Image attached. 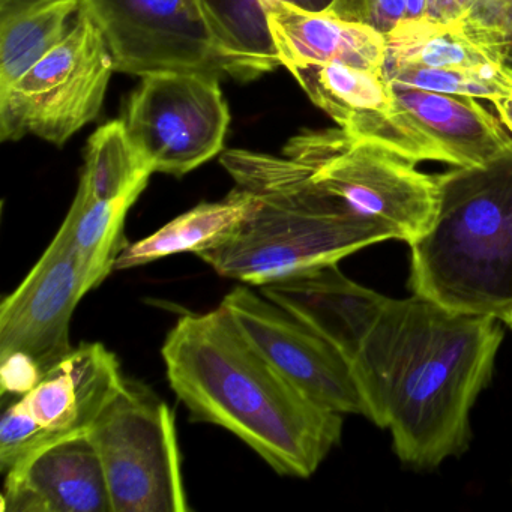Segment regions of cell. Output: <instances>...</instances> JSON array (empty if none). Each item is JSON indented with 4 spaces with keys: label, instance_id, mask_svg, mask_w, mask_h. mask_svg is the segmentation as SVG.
Returning <instances> with one entry per match:
<instances>
[{
    "label": "cell",
    "instance_id": "cell-2",
    "mask_svg": "<svg viewBox=\"0 0 512 512\" xmlns=\"http://www.w3.org/2000/svg\"><path fill=\"white\" fill-rule=\"evenodd\" d=\"M161 355L191 419L235 434L280 475L310 478L340 443L343 415L292 385L221 304L179 317Z\"/></svg>",
    "mask_w": 512,
    "mask_h": 512
},
{
    "label": "cell",
    "instance_id": "cell-17",
    "mask_svg": "<svg viewBox=\"0 0 512 512\" xmlns=\"http://www.w3.org/2000/svg\"><path fill=\"white\" fill-rule=\"evenodd\" d=\"M400 106L452 161L478 167L512 148V136L476 98L392 86Z\"/></svg>",
    "mask_w": 512,
    "mask_h": 512
},
{
    "label": "cell",
    "instance_id": "cell-23",
    "mask_svg": "<svg viewBox=\"0 0 512 512\" xmlns=\"http://www.w3.org/2000/svg\"><path fill=\"white\" fill-rule=\"evenodd\" d=\"M152 173L119 119L98 128L89 139L79 187L95 200L140 197Z\"/></svg>",
    "mask_w": 512,
    "mask_h": 512
},
{
    "label": "cell",
    "instance_id": "cell-29",
    "mask_svg": "<svg viewBox=\"0 0 512 512\" xmlns=\"http://www.w3.org/2000/svg\"><path fill=\"white\" fill-rule=\"evenodd\" d=\"M475 0H428V19L440 23H458L464 19Z\"/></svg>",
    "mask_w": 512,
    "mask_h": 512
},
{
    "label": "cell",
    "instance_id": "cell-1",
    "mask_svg": "<svg viewBox=\"0 0 512 512\" xmlns=\"http://www.w3.org/2000/svg\"><path fill=\"white\" fill-rule=\"evenodd\" d=\"M500 323L418 295L388 299L352 370L365 418L391 431L403 463L431 469L466 451L470 410L503 340Z\"/></svg>",
    "mask_w": 512,
    "mask_h": 512
},
{
    "label": "cell",
    "instance_id": "cell-25",
    "mask_svg": "<svg viewBox=\"0 0 512 512\" xmlns=\"http://www.w3.org/2000/svg\"><path fill=\"white\" fill-rule=\"evenodd\" d=\"M61 434L53 433L41 425L29 407L25 398H16L5 407L0 421V469L4 476L16 469L20 463L40 451L43 446L62 439Z\"/></svg>",
    "mask_w": 512,
    "mask_h": 512
},
{
    "label": "cell",
    "instance_id": "cell-8",
    "mask_svg": "<svg viewBox=\"0 0 512 512\" xmlns=\"http://www.w3.org/2000/svg\"><path fill=\"white\" fill-rule=\"evenodd\" d=\"M82 11L100 31L116 73L232 77L202 0H82Z\"/></svg>",
    "mask_w": 512,
    "mask_h": 512
},
{
    "label": "cell",
    "instance_id": "cell-24",
    "mask_svg": "<svg viewBox=\"0 0 512 512\" xmlns=\"http://www.w3.org/2000/svg\"><path fill=\"white\" fill-rule=\"evenodd\" d=\"M389 85L422 89L439 94L476 98L493 103L512 91V70L506 65L487 70L406 67L383 68Z\"/></svg>",
    "mask_w": 512,
    "mask_h": 512
},
{
    "label": "cell",
    "instance_id": "cell-4",
    "mask_svg": "<svg viewBox=\"0 0 512 512\" xmlns=\"http://www.w3.org/2000/svg\"><path fill=\"white\" fill-rule=\"evenodd\" d=\"M433 226L409 245L413 295L500 319L512 305V148L437 175Z\"/></svg>",
    "mask_w": 512,
    "mask_h": 512
},
{
    "label": "cell",
    "instance_id": "cell-9",
    "mask_svg": "<svg viewBox=\"0 0 512 512\" xmlns=\"http://www.w3.org/2000/svg\"><path fill=\"white\" fill-rule=\"evenodd\" d=\"M122 121L154 173L181 178L223 151L230 113L220 77L163 73L142 77Z\"/></svg>",
    "mask_w": 512,
    "mask_h": 512
},
{
    "label": "cell",
    "instance_id": "cell-3",
    "mask_svg": "<svg viewBox=\"0 0 512 512\" xmlns=\"http://www.w3.org/2000/svg\"><path fill=\"white\" fill-rule=\"evenodd\" d=\"M229 173L259 205L226 242L197 254L221 277L262 287L392 239L320 190L286 155L242 149Z\"/></svg>",
    "mask_w": 512,
    "mask_h": 512
},
{
    "label": "cell",
    "instance_id": "cell-28",
    "mask_svg": "<svg viewBox=\"0 0 512 512\" xmlns=\"http://www.w3.org/2000/svg\"><path fill=\"white\" fill-rule=\"evenodd\" d=\"M43 376V368L29 353L16 350L0 355V389L4 397H26L37 388Z\"/></svg>",
    "mask_w": 512,
    "mask_h": 512
},
{
    "label": "cell",
    "instance_id": "cell-14",
    "mask_svg": "<svg viewBox=\"0 0 512 512\" xmlns=\"http://www.w3.org/2000/svg\"><path fill=\"white\" fill-rule=\"evenodd\" d=\"M259 289L334 344L350 364L389 299L350 280L338 263L316 266Z\"/></svg>",
    "mask_w": 512,
    "mask_h": 512
},
{
    "label": "cell",
    "instance_id": "cell-22",
    "mask_svg": "<svg viewBox=\"0 0 512 512\" xmlns=\"http://www.w3.org/2000/svg\"><path fill=\"white\" fill-rule=\"evenodd\" d=\"M385 38L386 61L383 68L413 65L487 70L505 65L473 41L460 23H440L428 17L406 19Z\"/></svg>",
    "mask_w": 512,
    "mask_h": 512
},
{
    "label": "cell",
    "instance_id": "cell-20",
    "mask_svg": "<svg viewBox=\"0 0 512 512\" xmlns=\"http://www.w3.org/2000/svg\"><path fill=\"white\" fill-rule=\"evenodd\" d=\"M274 2L311 13H326L334 4V0H202L215 40L236 80L250 82L281 67L265 13L266 5Z\"/></svg>",
    "mask_w": 512,
    "mask_h": 512
},
{
    "label": "cell",
    "instance_id": "cell-21",
    "mask_svg": "<svg viewBox=\"0 0 512 512\" xmlns=\"http://www.w3.org/2000/svg\"><path fill=\"white\" fill-rule=\"evenodd\" d=\"M139 197L95 200L79 187L76 199L61 229L70 239L89 289L103 284L115 271L118 257L128 242L125 239V218Z\"/></svg>",
    "mask_w": 512,
    "mask_h": 512
},
{
    "label": "cell",
    "instance_id": "cell-11",
    "mask_svg": "<svg viewBox=\"0 0 512 512\" xmlns=\"http://www.w3.org/2000/svg\"><path fill=\"white\" fill-rule=\"evenodd\" d=\"M311 103L356 139L383 146L413 163L452 166L449 155L400 106L382 71L349 65L287 68Z\"/></svg>",
    "mask_w": 512,
    "mask_h": 512
},
{
    "label": "cell",
    "instance_id": "cell-10",
    "mask_svg": "<svg viewBox=\"0 0 512 512\" xmlns=\"http://www.w3.org/2000/svg\"><path fill=\"white\" fill-rule=\"evenodd\" d=\"M221 305L250 343L308 398L341 415L367 416L352 364L319 332L248 284L236 286Z\"/></svg>",
    "mask_w": 512,
    "mask_h": 512
},
{
    "label": "cell",
    "instance_id": "cell-7",
    "mask_svg": "<svg viewBox=\"0 0 512 512\" xmlns=\"http://www.w3.org/2000/svg\"><path fill=\"white\" fill-rule=\"evenodd\" d=\"M113 73L109 49L82 11L70 35L0 94V139L32 134L65 145L98 118Z\"/></svg>",
    "mask_w": 512,
    "mask_h": 512
},
{
    "label": "cell",
    "instance_id": "cell-5",
    "mask_svg": "<svg viewBox=\"0 0 512 512\" xmlns=\"http://www.w3.org/2000/svg\"><path fill=\"white\" fill-rule=\"evenodd\" d=\"M283 155L304 167L311 181L349 211L412 244L433 226L439 208L437 175L395 152L356 139L341 128L302 131Z\"/></svg>",
    "mask_w": 512,
    "mask_h": 512
},
{
    "label": "cell",
    "instance_id": "cell-15",
    "mask_svg": "<svg viewBox=\"0 0 512 512\" xmlns=\"http://www.w3.org/2000/svg\"><path fill=\"white\" fill-rule=\"evenodd\" d=\"M121 362L101 343L74 347L26 395V406L61 436L88 433L125 385Z\"/></svg>",
    "mask_w": 512,
    "mask_h": 512
},
{
    "label": "cell",
    "instance_id": "cell-12",
    "mask_svg": "<svg viewBox=\"0 0 512 512\" xmlns=\"http://www.w3.org/2000/svg\"><path fill=\"white\" fill-rule=\"evenodd\" d=\"M88 292L73 245L59 229L25 280L0 305V355L29 353L46 373L74 349L71 320Z\"/></svg>",
    "mask_w": 512,
    "mask_h": 512
},
{
    "label": "cell",
    "instance_id": "cell-26",
    "mask_svg": "<svg viewBox=\"0 0 512 512\" xmlns=\"http://www.w3.org/2000/svg\"><path fill=\"white\" fill-rule=\"evenodd\" d=\"M458 23L473 41L512 70V0H475Z\"/></svg>",
    "mask_w": 512,
    "mask_h": 512
},
{
    "label": "cell",
    "instance_id": "cell-32",
    "mask_svg": "<svg viewBox=\"0 0 512 512\" xmlns=\"http://www.w3.org/2000/svg\"><path fill=\"white\" fill-rule=\"evenodd\" d=\"M500 320L512 331V305L500 316Z\"/></svg>",
    "mask_w": 512,
    "mask_h": 512
},
{
    "label": "cell",
    "instance_id": "cell-13",
    "mask_svg": "<svg viewBox=\"0 0 512 512\" xmlns=\"http://www.w3.org/2000/svg\"><path fill=\"white\" fill-rule=\"evenodd\" d=\"M4 512H113L100 454L88 433L62 437L5 475Z\"/></svg>",
    "mask_w": 512,
    "mask_h": 512
},
{
    "label": "cell",
    "instance_id": "cell-27",
    "mask_svg": "<svg viewBox=\"0 0 512 512\" xmlns=\"http://www.w3.org/2000/svg\"><path fill=\"white\" fill-rule=\"evenodd\" d=\"M326 13L388 35L407 17V0H334Z\"/></svg>",
    "mask_w": 512,
    "mask_h": 512
},
{
    "label": "cell",
    "instance_id": "cell-18",
    "mask_svg": "<svg viewBox=\"0 0 512 512\" xmlns=\"http://www.w3.org/2000/svg\"><path fill=\"white\" fill-rule=\"evenodd\" d=\"M82 0H0V94L70 35Z\"/></svg>",
    "mask_w": 512,
    "mask_h": 512
},
{
    "label": "cell",
    "instance_id": "cell-19",
    "mask_svg": "<svg viewBox=\"0 0 512 512\" xmlns=\"http://www.w3.org/2000/svg\"><path fill=\"white\" fill-rule=\"evenodd\" d=\"M259 205L254 194L235 187L220 202L200 203L157 232L122 251L115 271L149 265L179 253L200 254L226 242Z\"/></svg>",
    "mask_w": 512,
    "mask_h": 512
},
{
    "label": "cell",
    "instance_id": "cell-6",
    "mask_svg": "<svg viewBox=\"0 0 512 512\" xmlns=\"http://www.w3.org/2000/svg\"><path fill=\"white\" fill-rule=\"evenodd\" d=\"M113 512H187L172 409L148 386L125 380L91 430Z\"/></svg>",
    "mask_w": 512,
    "mask_h": 512
},
{
    "label": "cell",
    "instance_id": "cell-16",
    "mask_svg": "<svg viewBox=\"0 0 512 512\" xmlns=\"http://www.w3.org/2000/svg\"><path fill=\"white\" fill-rule=\"evenodd\" d=\"M265 13L281 67L338 64L382 71L385 65V35L368 26L284 2L266 5Z\"/></svg>",
    "mask_w": 512,
    "mask_h": 512
},
{
    "label": "cell",
    "instance_id": "cell-30",
    "mask_svg": "<svg viewBox=\"0 0 512 512\" xmlns=\"http://www.w3.org/2000/svg\"><path fill=\"white\" fill-rule=\"evenodd\" d=\"M497 115H499L500 122L505 125L506 130L512 136V91L503 97L497 98L493 103Z\"/></svg>",
    "mask_w": 512,
    "mask_h": 512
},
{
    "label": "cell",
    "instance_id": "cell-31",
    "mask_svg": "<svg viewBox=\"0 0 512 512\" xmlns=\"http://www.w3.org/2000/svg\"><path fill=\"white\" fill-rule=\"evenodd\" d=\"M428 0H407L406 19H422L427 14Z\"/></svg>",
    "mask_w": 512,
    "mask_h": 512
}]
</instances>
